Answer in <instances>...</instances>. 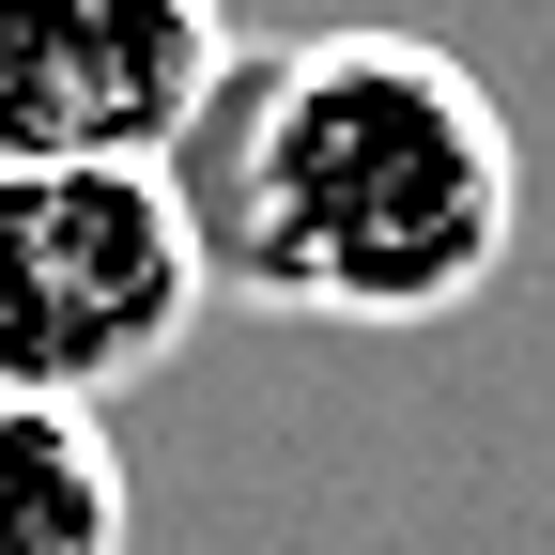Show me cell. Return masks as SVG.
<instances>
[{
	"mask_svg": "<svg viewBox=\"0 0 555 555\" xmlns=\"http://www.w3.org/2000/svg\"><path fill=\"white\" fill-rule=\"evenodd\" d=\"M217 294L294 324H448L509 278L525 139L433 31H294L232 47L201 139L170 155Z\"/></svg>",
	"mask_w": 555,
	"mask_h": 555,
	"instance_id": "obj_1",
	"label": "cell"
},
{
	"mask_svg": "<svg viewBox=\"0 0 555 555\" xmlns=\"http://www.w3.org/2000/svg\"><path fill=\"white\" fill-rule=\"evenodd\" d=\"M217 262L170 170H0V401L108 416L185 356Z\"/></svg>",
	"mask_w": 555,
	"mask_h": 555,
	"instance_id": "obj_2",
	"label": "cell"
},
{
	"mask_svg": "<svg viewBox=\"0 0 555 555\" xmlns=\"http://www.w3.org/2000/svg\"><path fill=\"white\" fill-rule=\"evenodd\" d=\"M217 78V0H0V170H170Z\"/></svg>",
	"mask_w": 555,
	"mask_h": 555,
	"instance_id": "obj_3",
	"label": "cell"
},
{
	"mask_svg": "<svg viewBox=\"0 0 555 555\" xmlns=\"http://www.w3.org/2000/svg\"><path fill=\"white\" fill-rule=\"evenodd\" d=\"M124 448L108 416H62V401H0V555H124Z\"/></svg>",
	"mask_w": 555,
	"mask_h": 555,
	"instance_id": "obj_4",
	"label": "cell"
}]
</instances>
